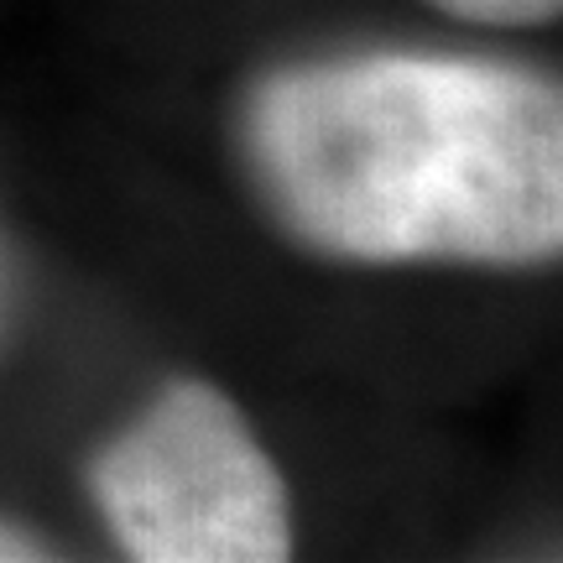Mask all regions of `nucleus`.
I'll return each mask as SVG.
<instances>
[{"mask_svg":"<svg viewBox=\"0 0 563 563\" xmlns=\"http://www.w3.org/2000/svg\"><path fill=\"white\" fill-rule=\"evenodd\" d=\"M266 194L361 262H548L563 245V100L470 58L292 68L251 104Z\"/></svg>","mask_w":563,"mask_h":563,"instance_id":"obj_1","label":"nucleus"},{"mask_svg":"<svg viewBox=\"0 0 563 563\" xmlns=\"http://www.w3.org/2000/svg\"><path fill=\"white\" fill-rule=\"evenodd\" d=\"M95 501L141 563H277L292 553L287 490L241 412L183 382L95 460Z\"/></svg>","mask_w":563,"mask_h":563,"instance_id":"obj_2","label":"nucleus"},{"mask_svg":"<svg viewBox=\"0 0 563 563\" xmlns=\"http://www.w3.org/2000/svg\"><path fill=\"white\" fill-rule=\"evenodd\" d=\"M439 5L485 26H538L559 16V0H439Z\"/></svg>","mask_w":563,"mask_h":563,"instance_id":"obj_3","label":"nucleus"},{"mask_svg":"<svg viewBox=\"0 0 563 563\" xmlns=\"http://www.w3.org/2000/svg\"><path fill=\"white\" fill-rule=\"evenodd\" d=\"M0 559H37V548L26 543V538H16V532H5V527H0Z\"/></svg>","mask_w":563,"mask_h":563,"instance_id":"obj_4","label":"nucleus"}]
</instances>
